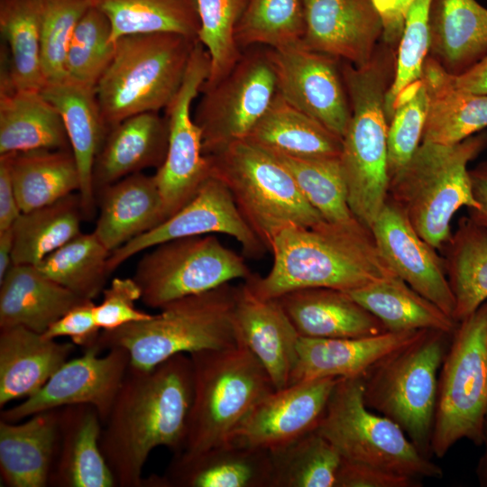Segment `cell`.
Wrapping results in <instances>:
<instances>
[{
	"label": "cell",
	"mask_w": 487,
	"mask_h": 487,
	"mask_svg": "<svg viewBox=\"0 0 487 487\" xmlns=\"http://www.w3.org/2000/svg\"><path fill=\"white\" fill-rule=\"evenodd\" d=\"M198 41L160 32L115 41L113 60L95 87L107 132L132 115L165 110L181 87Z\"/></svg>",
	"instance_id": "6"
},
{
	"label": "cell",
	"mask_w": 487,
	"mask_h": 487,
	"mask_svg": "<svg viewBox=\"0 0 487 487\" xmlns=\"http://www.w3.org/2000/svg\"><path fill=\"white\" fill-rule=\"evenodd\" d=\"M12 179L22 212L78 192L79 172L71 149L9 153Z\"/></svg>",
	"instance_id": "38"
},
{
	"label": "cell",
	"mask_w": 487,
	"mask_h": 487,
	"mask_svg": "<svg viewBox=\"0 0 487 487\" xmlns=\"http://www.w3.org/2000/svg\"><path fill=\"white\" fill-rule=\"evenodd\" d=\"M152 248L140 259L133 277L142 301L151 308L253 275L244 258L214 234L178 238Z\"/></svg>",
	"instance_id": "12"
},
{
	"label": "cell",
	"mask_w": 487,
	"mask_h": 487,
	"mask_svg": "<svg viewBox=\"0 0 487 487\" xmlns=\"http://www.w3.org/2000/svg\"><path fill=\"white\" fill-rule=\"evenodd\" d=\"M371 231L380 253L396 276L454 318L455 299L443 258L389 198Z\"/></svg>",
	"instance_id": "19"
},
{
	"label": "cell",
	"mask_w": 487,
	"mask_h": 487,
	"mask_svg": "<svg viewBox=\"0 0 487 487\" xmlns=\"http://www.w3.org/2000/svg\"><path fill=\"white\" fill-rule=\"evenodd\" d=\"M102 294V301L95 306V318L102 330H113L152 316L135 307L142 293L133 278H114Z\"/></svg>",
	"instance_id": "51"
},
{
	"label": "cell",
	"mask_w": 487,
	"mask_h": 487,
	"mask_svg": "<svg viewBox=\"0 0 487 487\" xmlns=\"http://www.w3.org/2000/svg\"><path fill=\"white\" fill-rule=\"evenodd\" d=\"M443 249L458 323L487 301V232L468 216H463Z\"/></svg>",
	"instance_id": "39"
},
{
	"label": "cell",
	"mask_w": 487,
	"mask_h": 487,
	"mask_svg": "<svg viewBox=\"0 0 487 487\" xmlns=\"http://www.w3.org/2000/svg\"><path fill=\"white\" fill-rule=\"evenodd\" d=\"M262 149L294 158H335L342 139L278 93L246 138Z\"/></svg>",
	"instance_id": "35"
},
{
	"label": "cell",
	"mask_w": 487,
	"mask_h": 487,
	"mask_svg": "<svg viewBox=\"0 0 487 487\" xmlns=\"http://www.w3.org/2000/svg\"><path fill=\"white\" fill-rule=\"evenodd\" d=\"M424 331H386L346 338L299 336L298 358L289 385L327 377H364L381 360L417 339Z\"/></svg>",
	"instance_id": "23"
},
{
	"label": "cell",
	"mask_w": 487,
	"mask_h": 487,
	"mask_svg": "<svg viewBox=\"0 0 487 487\" xmlns=\"http://www.w3.org/2000/svg\"><path fill=\"white\" fill-rule=\"evenodd\" d=\"M449 78L453 86L458 89L473 94L487 95V53L463 73L449 74Z\"/></svg>",
	"instance_id": "57"
},
{
	"label": "cell",
	"mask_w": 487,
	"mask_h": 487,
	"mask_svg": "<svg viewBox=\"0 0 487 487\" xmlns=\"http://www.w3.org/2000/svg\"><path fill=\"white\" fill-rule=\"evenodd\" d=\"M194 119L202 132L203 152L211 155L246 139L277 94L269 48L243 51L233 69L212 85H203Z\"/></svg>",
	"instance_id": "13"
},
{
	"label": "cell",
	"mask_w": 487,
	"mask_h": 487,
	"mask_svg": "<svg viewBox=\"0 0 487 487\" xmlns=\"http://www.w3.org/2000/svg\"><path fill=\"white\" fill-rule=\"evenodd\" d=\"M482 445L484 446V451L479 459L476 467V475L480 485L482 487H487V419L484 427Z\"/></svg>",
	"instance_id": "59"
},
{
	"label": "cell",
	"mask_w": 487,
	"mask_h": 487,
	"mask_svg": "<svg viewBox=\"0 0 487 487\" xmlns=\"http://www.w3.org/2000/svg\"><path fill=\"white\" fill-rule=\"evenodd\" d=\"M110 253L94 232L80 233L35 266L78 297L93 300L103 292L110 275Z\"/></svg>",
	"instance_id": "42"
},
{
	"label": "cell",
	"mask_w": 487,
	"mask_h": 487,
	"mask_svg": "<svg viewBox=\"0 0 487 487\" xmlns=\"http://www.w3.org/2000/svg\"><path fill=\"white\" fill-rule=\"evenodd\" d=\"M83 300L35 265L13 264L0 280V328L20 326L43 334Z\"/></svg>",
	"instance_id": "31"
},
{
	"label": "cell",
	"mask_w": 487,
	"mask_h": 487,
	"mask_svg": "<svg viewBox=\"0 0 487 487\" xmlns=\"http://www.w3.org/2000/svg\"><path fill=\"white\" fill-rule=\"evenodd\" d=\"M348 293L388 331L437 330L453 334L458 324L396 275Z\"/></svg>",
	"instance_id": "36"
},
{
	"label": "cell",
	"mask_w": 487,
	"mask_h": 487,
	"mask_svg": "<svg viewBox=\"0 0 487 487\" xmlns=\"http://www.w3.org/2000/svg\"><path fill=\"white\" fill-rule=\"evenodd\" d=\"M102 429L101 418L91 405L60 408L58 447L48 486H116L101 451Z\"/></svg>",
	"instance_id": "24"
},
{
	"label": "cell",
	"mask_w": 487,
	"mask_h": 487,
	"mask_svg": "<svg viewBox=\"0 0 487 487\" xmlns=\"http://www.w3.org/2000/svg\"><path fill=\"white\" fill-rule=\"evenodd\" d=\"M427 103L422 78L406 87L395 100L387 137L390 179L410 160L421 143Z\"/></svg>",
	"instance_id": "48"
},
{
	"label": "cell",
	"mask_w": 487,
	"mask_h": 487,
	"mask_svg": "<svg viewBox=\"0 0 487 487\" xmlns=\"http://www.w3.org/2000/svg\"><path fill=\"white\" fill-rule=\"evenodd\" d=\"M209 73V54L198 41L181 87L165 108L168 150L153 175L161 199L162 222L185 206L211 175L210 161L203 152L202 132L191 112Z\"/></svg>",
	"instance_id": "14"
},
{
	"label": "cell",
	"mask_w": 487,
	"mask_h": 487,
	"mask_svg": "<svg viewBox=\"0 0 487 487\" xmlns=\"http://www.w3.org/2000/svg\"><path fill=\"white\" fill-rule=\"evenodd\" d=\"M95 306L92 299L83 300L52 323L42 335L50 339L68 336L84 350L95 346L102 331L95 318Z\"/></svg>",
	"instance_id": "52"
},
{
	"label": "cell",
	"mask_w": 487,
	"mask_h": 487,
	"mask_svg": "<svg viewBox=\"0 0 487 487\" xmlns=\"http://www.w3.org/2000/svg\"><path fill=\"white\" fill-rule=\"evenodd\" d=\"M200 29L198 41L210 57V73L203 85H212L236 64L243 51L235 41V27L244 0H196Z\"/></svg>",
	"instance_id": "47"
},
{
	"label": "cell",
	"mask_w": 487,
	"mask_h": 487,
	"mask_svg": "<svg viewBox=\"0 0 487 487\" xmlns=\"http://www.w3.org/2000/svg\"><path fill=\"white\" fill-rule=\"evenodd\" d=\"M270 452L234 442L207 450L173 455L164 474L152 475V487H271Z\"/></svg>",
	"instance_id": "22"
},
{
	"label": "cell",
	"mask_w": 487,
	"mask_h": 487,
	"mask_svg": "<svg viewBox=\"0 0 487 487\" xmlns=\"http://www.w3.org/2000/svg\"><path fill=\"white\" fill-rule=\"evenodd\" d=\"M395 61V48L383 42L363 67L341 62L351 118L342 139L340 163L350 209L370 230L388 199L389 122L384 105Z\"/></svg>",
	"instance_id": "3"
},
{
	"label": "cell",
	"mask_w": 487,
	"mask_h": 487,
	"mask_svg": "<svg viewBox=\"0 0 487 487\" xmlns=\"http://www.w3.org/2000/svg\"><path fill=\"white\" fill-rule=\"evenodd\" d=\"M96 202L99 216L93 232L111 253L162 222L153 175L127 176L97 191Z\"/></svg>",
	"instance_id": "30"
},
{
	"label": "cell",
	"mask_w": 487,
	"mask_h": 487,
	"mask_svg": "<svg viewBox=\"0 0 487 487\" xmlns=\"http://www.w3.org/2000/svg\"><path fill=\"white\" fill-rule=\"evenodd\" d=\"M84 219L79 192L51 204L22 212L12 226L13 264L37 265L80 232Z\"/></svg>",
	"instance_id": "40"
},
{
	"label": "cell",
	"mask_w": 487,
	"mask_h": 487,
	"mask_svg": "<svg viewBox=\"0 0 487 487\" xmlns=\"http://www.w3.org/2000/svg\"><path fill=\"white\" fill-rule=\"evenodd\" d=\"M194 397L188 354H175L149 370L129 365L103 424L100 447L116 486L142 487L151 452L184 449Z\"/></svg>",
	"instance_id": "1"
},
{
	"label": "cell",
	"mask_w": 487,
	"mask_h": 487,
	"mask_svg": "<svg viewBox=\"0 0 487 487\" xmlns=\"http://www.w3.org/2000/svg\"><path fill=\"white\" fill-rule=\"evenodd\" d=\"M278 299L300 336L346 338L388 331L375 316L340 289H301Z\"/></svg>",
	"instance_id": "27"
},
{
	"label": "cell",
	"mask_w": 487,
	"mask_h": 487,
	"mask_svg": "<svg viewBox=\"0 0 487 487\" xmlns=\"http://www.w3.org/2000/svg\"><path fill=\"white\" fill-rule=\"evenodd\" d=\"M487 419V301L459 321L440 367L431 437L442 458L462 439L482 446Z\"/></svg>",
	"instance_id": "10"
},
{
	"label": "cell",
	"mask_w": 487,
	"mask_h": 487,
	"mask_svg": "<svg viewBox=\"0 0 487 487\" xmlns=\"http://www.w3.org/2000/svg\"><path fill=\"white\" fill-rule=\"evenodd\" d=\"M338 379L303 381L273 391L253 408L229 441L270 451L315 431Z\"/></svg>",
	"instance_id": "18"
},
{
	"label": "cell",
	"mask_w": 487,
	"mask_h": 487,
	"mask_svg": "<svg viewBox=\"0 0 487 487\" xmlns=\"http://www.w3.org/2000/svg\"><path fill=\"white\" fill-rule=\"evenodd\" d=\"M99 354L91 347L68 360L37 392L2 411L0 418L17 422L39 412L87 404L96 409L104 424L129 368L130 355L120 347Z\"/></svg>",
	"instance_id": "17"
},
{
	"label": "cell",
	"mask_w": 487,
	"mask_h": 487,
	"mask_svg": "<svg viewBox=\"0 0 487 487\" xmlns=\"http://www.w3.org/2000/svg\"><path fill=\"white\" fill-rule=\"evenodd\" d=\"M224 234L234 238L244 256L261 259L268 252L247 224L226 185L211 174L196 195L174 215L110 253V274L132 256L161 243L194 235Z\"/></svg>",
	"instance_id": "15"
},
{
	"label": "cell",
	"mask_w": 487,
	"mask_h": 487,
	"mask_svg": "<svg viewBox=\"0 0 487 487\" xmlns=\"http://www.w3.org/2000/svg\"><path fill=\"white\" fill-rule=\"evenodd\" d=\"M270 252L273 263L268 274L244 280L262 299L308 288L349 292L396 275L372 231L359 221L288 226L275 236Z\"/></svg>",
	"instance_id": "2"
},
{
	"label": "cell",
	"mask_w": 487,
	"mask_h": 487,
	"mask_svg": "<svg viewBox=\"0 0 487 487\" xmlns=\"http://www.w3.org/2000/svg\"><path fill=\"white\" fill-rule=\"evenodd\" d=\"M473 193L479 208L467 209L468 216L487 232V161L469 170Z\"/></svg>",
	"instance_id": "56"
},
{
	"label": "cell",
	"mask_w": 487,
	"mask_h": 487,
	"mask_svg": "<svg viewBox=\"0 0 487 487\" xmlns=\"http://www.w3.org/2000/svg\"><path fill=\"white\" fill-rule=\"evenodd\" d=\"M421 480L342 458L335 487H418Z\"/></svg>",
	"instance_id": "53"
},
{
	"label": "cell",
	"mask_w": 487,
	"mask_h": 487,
	"mask_svg": "<svg viewBox=\"0 0 487 487\" xmlns=\"http://www.w3.org/2000/svg\"><path fill=\"white\" fill-rule=\"evenodd\" d=\"M70 149L62 118L41 91L0 82V155Z\"/></svg>",
	"instance_id": "33"
},
{
	"label": "cell",
	"mask_w": 487,
	"mask_h": 487,
	"mask_svg": "<svg viewBox=\"0 0 487 487\" xmlns=\"http://www.w3.org/2000/svg\"><path fill=\"white\" fill-rule=\"evenodd\" d=\"M60 409L20 424L0 418V474L8 487H46L59 441Z\"/></svg>",
	"instance_id": "29"
},
{
	"label": "cell",
	"mask_w": 487,
	"mask_h": 487,
	"mask_svg": "<svg viewBox=\"0 0 487 487\" xmlns=\"http://www.w3.org/2000/svg\"><path fill=\"white\" fill-rule=\"evenodd\" d=\"M277 93L343 139L351 106L341 60L304 47L301 42L269 48Z\"/></svg>",
	"instance_id": "16"
},
{
	"label": "cell",
	"mask_w": 487,
	"mask_h": 487,
	"mask_svg": "<svg viewBox=\"0 0 487 487\" xmlns=\"http://www.w3.org/2000/svg\"><path fill=\"white\" fill-rule=\"evenodd\" d=\"M289 169L307 201L331 223L358 221L353 215L340 163L335 158H294L274 154Z\"/></svg>",
	"instance_id": "45"
},
{
	"label": "cell",
	"mask_w": 487,
	"mask_h": 487,
	"mask_svg": "<svg viewBox=\"0 0 487 487\" xmlns=\"http://www.w3.org/2000/svg\"><path fill=\"white\" fill-rule=\"evenodd\" d=\"M169 126L159 112L132 115L108 130L93 168L95 196L103 188L164 161Z\"/></svg>",
	"instance_id": "25"
},
{
	"label": "cell",
	"mask_w": 487,
	"mask_h": 487,
	"mask_svg": "<svg viewBox=\"0 0 487 487\" xmlns=\"http://www.w3.org/2000/svg\"><path fill=\"white\" fill-rule=\"evenodd\" d=\"M236 289L226 283L171 301L149 319L102 330L93 347L100 353L124 348L129 353L130 366L149 370L175 354L234 346Z\"/></svg>",
	"instance_id": "4"
},
{
	"label": "cell",
	"mask_w": 487,
	"mask_h": 487,
	"mask_svg": "<svg viewBox=\"0 0 487 487\" xmlns=\"http://www.w3.org/2000/svg\"><path fill=\"white\" fill-rule=\"evenodd\" d=\"M303 8L304 47L355 67L372 60L383 25L371 0H303Z\"/></svg>",
	"instance_id": "20"
},
{
	"label": "cell",
	"mask_w": 487,
	"mask_h": 487,
	"mask_svg": "<svg viewBox=\"0 0 487 487\" xmlns=\"http://www.w3.org/2000/svg\"><path fill=\"white\" fill-rule=\"evenodd\" d=\"M108 18L113 41L135 34L171 32L198 40L196 0H91Z\"/></svg>",
	"instance_id": "41"
},
{
	"label": "cell",
	"mask_w": 487,
	"mask_h": 487,
	"mask_svg": "<svg viewBox=\"0 0 487 487\" xmlns=\"http://www.w3.org/2000/svg\"><path fill=\"white\" fill-rule=\"evenodd\" d=\"M422 79L428 103L421 142L455 144L487 127V95L454 87L448 72L429 56Z\"/></svg>",
	"instance_id": "34"
},
{
	"label": "cell",
	"mask_w": 487,
	"mask_h": 487,
	"mask_svg": "<svg viewBox=\"0 0 487 487\" xmlns=\"http://www.w3.org/2000/svg\"><path fill=\"white\" fill-rule=\"evenodd\" d=\"M41 63L46 83L67 78L66 57L76 26L91 0H41ZM45 83V84H46Z\"/></svg>",
	"instance_id": "50"
},
{
	"label": "cell",
	"mask_w": 487,
	"mask_h": 487,
	"mask_svg": "<svg viewBox=\"0 0 487 487\" xmlns=\"http://www.w3.org/2000/svg\"><path fill=\"white\" fill-rule=\"evenodd\" d=\"M207 156L211 174L229 188L244 218L268 252L284 228L326 221L307 201L283 162L247 139Z\"/></svg>",
	"instance_id": "8"
},
{
	"label": "cell",
	"mask_w": 487,
	"mask_h": 487,
	"mask_svg": "<svg viewBox=\"0 0 487 487\" xmlns=\"http://www.w3.org/2000/svg\"><path fill=\"white\" fill-rule=\"evenodd\" d=\"M431 0H415L396 50L393 78L385 96L384 109L390 121L397 96L422 78L429 52L428 14Z\"/></svg>",
	"instance_id": "49"
},
{
	"label": "cell",
	"mask_w": 487,
	"mask_h": 487,
	"mask_svg": "<svg viewBox=\"0 0 487 487\" xmlns=\"http://www.w3.org/2000/svg\"><path fill=\"white\" fill-rule=\"evenodd\" d=\"M188 355L194 397L182 451L197 453L228 442L253 408L275 388L260 361L239 342L232 347Z\"/></svg>",
	"instance_id": "7"
},
{
	"label": "cell",
	"mask_w": 487,
	"mask_h": 487,
	"mask_svg": "<svg viewBox=\"0 0 487 487\" xmlns=\"http://www.w3.org/2000/svg\"><path fill=\"white\" fill-rule=\"evenodd\" d=\"M269 452L271 487H335L342 456L316 430Z\"/></svg>",
	"instance_id": "43"
},
{
	"label": "cell",
	"mask_w": 487,
	"mask_h": 487,
	"mask_svg": "<svg viewBox=\"0 0 487 487\" xmlns=\"http://www.w3.org/2000/svg\"><path fill=\"white\" fill-rule=\"evenodd\" d=\"M304 30L303 0H244L235 41L242 51L255 46L278 49L299 42Z\"/></svg>",
	"instance_id": "44"
},
{
	"label": "cell",
	"mask_w": 487,
	"mask_h": 487,
	"mask_svg": "<svg viewBox=\"0 0 487 487\" xmlns=\"http://www.w3.org/2000/svg\"><path fill=\"white\" fill-rule=\"evenodd\" d=\"M107 16L91 6L78 21L66 57L67 78L95 87L115 51Z\"/></svg>",
	"instance_id": "46"
},
{
	"label": "cell",
	"mask_w": 487,
	"mask_h": 487,
	"mask_svg": "<svg viewBox=\"0 0 487 487\" xmlns=\"http://www.w3.org/2000/svg\"><path fill=\"white\" fill-rule=\"evenodd\" d=\"M452 335L425 330L363 377L366 406L399 425L429 458L438 374Z\"/></svg>",
	"instance_id": "9"
},
{
	"label": "cell",
	"mask_w": 487,
	"mask_h": 487,
	"mask_svg": "<svg viewBox=\"0 0 487 487\" xmlns=\"http://www.w3.org/2000/svg\"><path fill=\"white\" fill-rule=\"evenodd\" d=\"M60 113L79 172L84 219L93 218L96 202L93 168L107 130L97 104L95 87L69 78L46 83L41 90Z\"/></svg>",
	"instance_id": "26"
},
{
	"label": "cell",
	"mask_w": 487,
	"mask_h": 487,
	"mask_svg": "<svg viewBox=\"0 0 487 487\" xmlns=\"http://www.w3.org/2000/svg\"><path fill=\"white\" fill-rule=\"evenodd\" d=\"M486 148V132L455 144L421 142L390 179L388 198L436 250L443 249L450 239V224L457 210L479 208L468 164Z\"/></svg>",
	"instance_id": "5"
},
{
	"label": "cell",
	"mask_w": 487,
	"mask_h": 487,
	"mask_svg": "<svg viewBox=\"0 0 487 487\" xmlns=\"http://www.w3.org/2000/svg\"><path fill=\"white\" fill-rule=\"evenodd\" d=\"M22 211L11 174L10 155H0V231L11 228Z\"/></svg>",
	"instance_id": "55"
},
{
	"label": "cell",
	"mask_w": 487,
	"mask_h": 487,
	"mask_svg": "<svg viewBox=\"0 0 487 487\" xmlns=\"http://www.w3.org/2000/svg\"><path fill=\"white\" fill-rule=\"evenodd\" d=\"M428 56L449 74L470 69L487 53V8L476 0H431Z\"/></svg>",
	"instance_id": "32"
},
{
	"label": "cell",
	"mask_w": 487,
	"mask_h": 487,
	"mask_svg": "<svg viewBox=\"0 0 487 487\" xmlns=\"http://www.w3.org/2000/svg\"><path fill=\"white\" fill-rule=\"evenodd\" d=\"M379 13L382 25V41L397 48L408 13L415 0H371Z\"/></svg>",
	"instance_id": "54"
},
{
	"label": "cell",
	"mask_w": 487,
	"mask_h": 487,
	"mask_svg": "<svg viewBox=\"0 0 487 487\" xmlns=\"http://www.w3.org/2000/svg\"><path fill=\"white\" fill-rule=\"evenodd\" d=\"M41 0H0V32L6 43L1 57L15 89L41 91L46 83L41 63Z\"/></svg>",
	"instance_id": "37"
},
{
	"label": "cell",
	"mask_w": 487,
	"mask_h": 487,
	"mask_svg": "<svg viewBox=\"0 0 487 487\" xmlns=\"http://www.w3.org/2000/svg\"><path fill=\"white\" fill-rule=\"evenodd\" d=\"M316 431L343 459L421 481L443 476L399 425L366 406L363 377L338 379Z\"/></svg>",
	"instance_id": "11"
},
{
	"label": "cell",
	"mask_w": 487,
	"mask_h": 487,
	"mask_svg": "<svg viewBox=\"0 0 487 487\" xmlns=\"http://www.w3.org/2000/svg\"><path fill=\"white\" fill-rule=\"evenodd\" d=\"M233 325L239 343L260 361L275 390L287 387L299 335L278 299H262L244 281L237 287Z\"/></svg>",
	"instance_id": "21"
},
{
	"label": "cell",
	"mask_w": 487,
	"mask_h": 487,
	"mask_svg": "<svg viewBox=\"0 0 487 487\" xmlns=\"http://www.w3.org/2000/svg\"><path fill=\"white\" fill-rule=\"evenodd\" d=\"M14 236L12 227L0 231V280L13 265Z\"/></svg>",
	"instance_id": "58"
},
{
	"label": "cell",
	"mask_w": 487,
	"mask_h": 487,
	"mask_svg": "<svg viewBox=\"0 0 487 487\" xmlns=\"http://www.w3.org/2000/svg\"><path fill=\"white\" fill-rule=\"evenodd\" d=\"M75 346L24 326L0 328V407L37 392L69 360Z\"/></svg>",
	"instance_id": "28"
}]
</instances>
